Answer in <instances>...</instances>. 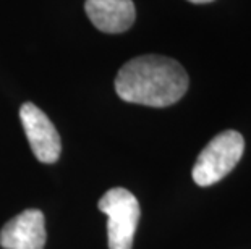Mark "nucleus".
<instances>
[{"instance_id":"nucleus-2","label":"nucleus","mask_w":251,"mask_h":249,"mask_svg":"<svg viewBox=\"0 0 251 249\" xmlns=\"http://www.w3.org/2000/svg\"><path fill=\"white\" fill-rule=\"evenodd\" d=\"M245 151L243 136L235 130H227L214 136L200 152L191 177L198 186H211L221 181L240 162Z\"/></svg>"},{"instance_id":"nucleus-5","label":"nucleus","mask_w":251,"mask_h":249,"mask_svg":"<svg viewBox=\"0 0 251 249\" xmlns=\"http://www.w3.org/2000/svg\"><path fill=\"white\" fill-rule=\"evenodd\" d=\"M46 220L41 210L28 209L8 220L0 231V245L5 249H44Z\"/></svg>"},{"instance_id":"nucleus-7","label":"nucleus","mask_w":251,"mask_h":249,"mask_svg":"<svg viewBox=\"0 0 251 249\" xmlns=\"http://www.w3.org/2000/svg\"><path fill=\"white\" fill-rule=\"evenodd\" d=\"M191 3H209V2H214V0H188Z\"/></svg>"},{"instance_id":"nucleus-3","label":"nucleus","mask_w":251,"mask_h":249,"mask_svg":"<svg viewBox=\"0 0 251 249\" xmlns=\"http://www.w3.org/2000/svg\"><path fill=\"white\" fill-rule=\"evenodd\" d=\"M99 209L109 217V249H131L141 217L140 203L125 188H112L99 201Z\"/></svg>"},{"instance_id":"nucleus-4","label":"nucleus","mask_w":251,"mask_h":249,"mask_svg":"<svg viewBox=\"0 0 251 249\" xmlns=\"http://www.w3.org/2000/svg\"><path fill=\"white\" fill-rule=\"evenodd\" d=\"M20 118L37 160L42 163L57 162L62 152V141L49 116L34 104L26 102L20 109Z\"/></svg>"},{"instance_id":"nucleus-1","label":"nucleus","mask_w":251,"mask_h":249,"mask_svg":"<svg viewBox=\"0 0 251 249\" xmlns=\"http://www.w3.org/2000/svg\"><path fill=\"white\" fill-rule=\"evenodd\" d=\"M190 79L177 60L164 55H141L131 58L115 78V91L125 102L169 107L185 96Z\"/></svg>"},{"instance_id":"nucleus-6","label":"nucleus","mask_w":251,"mask_h":249,"mask_svg":"<svg viewBox=\"0 0 251 249\" xmlns=\"http://www.w3.org/2000/svg\"><path fill=\"white\" fill-rule=\"evenodd\" d=\"M84 10L91 23L107 34L125 33L136 18L133 0H86Z\"/></svg>"}]
</instances>
